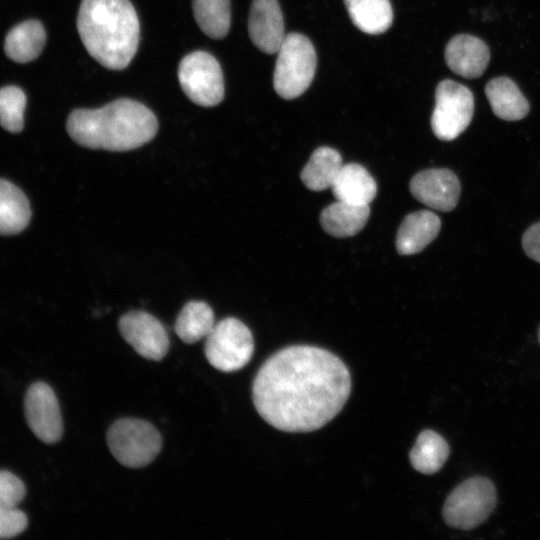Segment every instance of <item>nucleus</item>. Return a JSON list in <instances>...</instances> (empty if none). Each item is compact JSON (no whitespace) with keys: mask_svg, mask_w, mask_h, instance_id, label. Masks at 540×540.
Wrapping results in <instances>:
<instances>
[{"mask_svg":"<svg viewBox=\"0 0 540 540\" xmlns=\"http://www.w3.org/2000/svg\"><path fill=\"white\" fill-rule=\"evenodd\" d=\"M351 376L336 355L296 345L268 358L252 386L255 408L272 427L311 432L331 421L345 405Z\"/></svg>","mask_w":540,"mask_h":540,"instance_id":"obj_1","label":"nucleus"},{"mask_svg":"<svg viewBox=\"0 0 540 540\" xmlns=\"http://www.w3.org/2000/svg\"><path fill=\"white\" fill-rule=\"evenodd\" d=\"M70 137L80 146L107 151H129L154 138L158 122L140 102L117 99L98 109H76L66 123Z\"/></svg>","mask_w":540,"mask_h":540,"instance_id":"obj_2","label":"nucleus"},{"mask_svg":"<svg viewBox=\"0 0 540 540\" xmlns=\"http://www.w3.org/2000/svg\"><path fill=\"white\" fill-rule=\"evenodd\" d=\"M77 29L90 56L108 69L126 68L138 49L139 20L129 0H82Z\"/></svg>","mask_w":540,"mask_h":540,"instance_id":"obj_3","label":"nucleus"},{"mask_svg":"<svg viewBox=\"0 0 540 540\" xmlns=\"http://www.w3.org/2000/svg\"><path fill=\"white\" fill-rule=\"evenodd\" d=\"M274 69L273 85L284 99L302 95L310 86L316 71V52L311 41L300 33L285 36Z\"/></svg>","mask_w":540,"mask_h":540,"instance_id":"obj_4","label":"nucleus"},{"mask_svg":"<svg viewBox=\"0 0 540 540\" xmlns=\"http://www.w3.org/2000/svg\"><path fill=\"white\" fill-rule=\"evenodd\" d=\"M496 502L493 482L486 477L474 476L452 490L444 503L442 516L450 527L471 530L490 516Z\"/></svg>","mask_w":540,"mask_h":540,"instance_id":"obj_5","label":"nucleus"},{"mask_svg":"<svg viewBox=\"0 0 540 540\" xmlns=\"http://www.w3.org/2000/svg\"><path fill=\"white\" fill-rule=\"evenodd\" d=\"M107 444L119 463L130 468H140L156 458L161 450L162 439L149 422L124 418L110 426Z\"/></svg>","mask_w":540,"mask_h":540,"instance_id":"obj_6","label":"nucleus"},{"mask_svg":"<svg viewBox=\"0 0 540 540\" xmlns=\"http://www.w3.org/2000/svg\"><path fill=\"white\" fill-rule=\"evenodd\" d=\"M205 356L215 369L234 372L243 368L254 352L253 336L249 328L236 318H225L205 338Z\"/></svg>","mask_w":540,"mask_h":540,"instance_id":"obj_7","label":"nucleus"},{"mask_svg":"<svg viewBox=\"0 0 540 540\" xmlns=\"http://www.w3.org/2000/svg\"><path fill=\"white\" fill-rule=\"evenodd\" d=\"M178 80L185 95L195 104L212 107L224 98V77L216 58L205 51H194L182 58Z\"/></svg>","mask_w":540,"mask_h":540,"instance_id":"obj_8","label":"nucleus"},{"mask_svg":"<svg viewBox=\"0 0 540 540\" xmlns=\"http://www.w3.org/2000/svg\"><path fill=\"white\" fill-rule=\"evenodd\" d=\"M473 114L474 96L468 87L450 79L439 82L431 116V128L437 138H457L469 126Z\"/></svg>","mask_w":540,"mask_h":540,"instance_id":"obj_9","label":"nucleus"},{"mask_svg":"<svg viewBox=\"0 0 540 540\" xmlns=\"http://www.w3.org/2000/svg\"><path fill=\"white\" fill-rule=\"evenodd\" d=\"M124 340L142 357L160 361L169 349V337L162 323L144 311H130L118 323Z\"/></svg>","mask_w":540,"mask_h":540,"instance_id":"obj_10","label":"nucleus"},{"mask_svg":"<svg viewBox=\"0 0 540 540\" xmlns=\"http://www.w3.org/2000/svg\"><path fill=\"white\" fill-rule=\"evenodd\" d=\"M27 424L41 441L52 444L63 433V422L57 397L50 386L43 382L32 384L24 401Z\"/></svg>","mask_w":540,"mask_h":540,"instance_id":"obj_11","label":"nucleus"},{"mask_svg":"<svg viewBox=\"0 0 540 540\" xmlns=\"http://www.w3.org/2000/svg\"><path fill=\"white\" fill-rule=\"evenodd\" d=\"M410 192L421 203L448 212L456 207L461 188L454 172L446 168H432L417 173L411 179Z\"/></svg>","mask_w":540,"mask_h":540,"instance_id":"obj_12","label":"nucleus"},{"mask_svg":"<svg viewBox=\"0 0 540 540\" xmlns=\"http://www.w3.org/2000/svg\"><path fill=\"white\" fill-rule=\"evenodd\" d=\"M253 44L266 54L279 50L284 38V20L277 0H253L248 18Z\"/></svg>","mask_w":540,"mask_h":540,"instance_id":"obj_13","label":"nucleus"},{"mask_svg":"<svg viewBox=\"0 0 540 540\" xmlns=\"http://www.w3.org/2000/svg\"><path fill=\"white\" fill-rule=\"evenodd\" d=\"M444 56L455 74L474 79L485 72L490 61V50L482 39L470 34H458L447 43Z\"/></svg>","mask_w":540,"mask_h":540,"instance_id":"obj_14","label":"nucleus"},{"mask_svg":"<svg viewBox=\"0 0 540 540\" xmlns=\"http://www.w3.org/2000/svg\"><path fill=\"white\" fill-rule=\"evenodd\" d=\"M440 218L428 210L407 215L399 226L396 249L401 255H412L422 251L438 235Z\"/></svg>","mask_w":540,"mask_h":540,"instance_id":"obj_15","label":"nucleus"},{"mask_svg":"<svg viewBox=\"0 0 540 540\" xmlns=\"http://www.w3.org/2000/svg\"><path fill=\"white\" fill-rule=\"evenodd\" d=\"M337 200L357 205H369L377 193V184L360 164H343L332 187Z\"/></svg>","mask_w":540,"mask_h":540,"instance_id":"obj_16","label":"nucleus"},{"mask_svg":"<svg viewBox=\"0 0 540 540\" xmlns=\"http://www.w3.org/2000/svg\"><path fill=\"white\" fill-rule=\"evenodd\" d=\"M485 94L493 113L506 121L523 119L530 110L528 100L516 83L504 76L491 79L485 87Z\"/></svg>","mask_w":540,"mask_h":540,"instance_id":"obj_17","label":"nucleus"},{"mask_svg":"<svg viewBox=\"0 0 540 540\" xmlns=\"http://www.w3.org/2000/svg\"><path fill=\"white\" fill-rule=\"evenodd\" d=\"M369 215V205L337 200L322 211L320 222L328 234L335 237H349L362 230Z\"/></svg>","mask_w":540,"mask_h":540,"instance_id":"obj_18","label":"nucleus"},{"mask_svg":"<svg viewBox=\"0 0 540 540\" xmlns=\"http://www.w3.org/2000/svg\"><path fill=\"white\" fill-rule=\"evenodd\" d=\"M45 40L46 33L43 25L37 20H28L16 25L8 32L4 50L11 60L26 63L40 55Z\"/></svg>","mask_w":540,"mask_h":540,"instance_id":"obj_19","label":"nucleus"},{"mask_svg":"<svg viewBox=\"0 0 540 540\" xmlns=\"http://www.w3.org/2000/svg\"><path fill=\"white\" fill-rule=\"evenodd\" d=\"M31 210L25 194L14 184L0 179V234L21 232L29 223Z\"/></svg>","mask_w":540,"mask_h":540,"instance_id":"obj_20","label":"nucleus"},{"mask_svg":"<svg viewBox=\"0 0 540 540\" xmlns=\"http://www.w3.org/2000/svg\"><path fill=\"white\" fill-rule=\"evenodd\" d=\"M344 3L354 25L367 34H381L392 24L389 0H344Z\"/></svg>","mask_w":540,"mask_h":540,"instance_id":"obj_21","label":"nucleus"},{"mask_svg":"<svg viewBox=\"0 0 540 540\" xmlns=\"http://www.w3.org/2000/svg\"><path fill=\"white\" fill-rule=\"evenodd\" d=\"M342 166L338 151L330 147H319L303 168L301 180L313 191L331 188Z\"/></svg>","mask_w":540,"mask_h":540,"instance_id":"obj_22","label":"nucleus"},{"mask_svg":"<svg viewBox=\"0 0 540 540\" xmlns=\"http://www.w3.org/2000/svg\"><path fill=\"white\" fill-rule=\"evenodd\" d=\"M446 440L432 430L422 431L410 451V462L413 468L426 475L438 472L449 456Z\"/></svg>","mask_w":540,"mask_h":540,"instance_id":"obj_23","label":"nucleus"},{"mask_svg":"<svg viewBox=\"0 0 540 540\" xmlns=\"http://www.w3.org/2000/svg\"><path fill=\"white\" fill-rule=\"evenodd\" d=\"M214 325L212 308L205 302L190 301L180 311L175 331L183 342L192 344L206 338Z\"/></svg>","mask_w":540,"mask_h":540,"instance_id":"obj_24","label":"nucleus"},{"mask_svg":"<svg viewBox=\"0 0 540 540\" xmlns=\"http://www.w3.org/2000/svg\"><path fill=\"white\" fill-rule=\"evenodd\" d=\"M195 21L204 34L222 39L229 32L231 22L230 0H193Z\"/></svg>","mask_w":540,"mask_h":540,"instance_id":"obj_25","label":"nucleus"},{"mask_svg":"<svg viewBox=\"0 0 540 540\" xmlns=\"http://www.w3.org/2000/svg\"><path fill=\"white\" fill-rule=\"evenodd\" d=\"M26 96L16 86L0 89V124L8 132L17 133L24 126Z\"/></svg>","mask_w":540,"mask_h":540,"instance_id":"obj_26","label":"nucleus"},{"mask_svg":"<svg viewBox=\"0 0 540 540\" xmlns=\"http://www.w3.org/2000/svg\"><path fill=\"white\" fill-rule=\"evenodd\" d=\"M23 482L9 471H0V508H16L25 496Z\"/></svg>","mask_w":540,"mask_h":540,"instance_id":"obj_27","label":"nucleus"},{"mask_svg":"<svg viewBox=\"0 0 540 540\" xmlns=\"http://www.w3.org/2000/svg\"><path fill=\"white\" fill-rule=\"evenodd\" d=\"M27 526L26 515L17 508H0V538L20 534Z\"/></svg>","mask_w":540,"mask_h":540,"instance_id":"obj_28","label":"nucleus"},{"mask_svg":"<svg viewBox=\"0 0 540 540\" xmlns=\"http://www.w3.org/2000/svg\"><path fill=\"white\" fill-rule=\"evenodd\" d=\"M524 252L532 260L540 263V222L530 226L522 237Z\"/></svg>","mask_w":540,"mask_h":540,"instance_id":"obj_29","label":"nucleus"},{"mask_svg":"<svg viewBox=\"0 0 540 540\" xmlns=\"http://www.w3.org/2000/svg\"><path fill=\"white\" fill-rule=\"evenodd\" d=\"M538 338H539V342H540V327H539V331H538Z\"/></svg>","mask_w":540,"mask_h":540,"instance_id":"obj_30","label":"nucleus"}]
</instances>
